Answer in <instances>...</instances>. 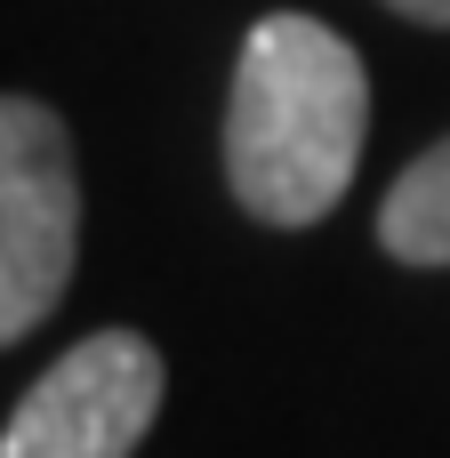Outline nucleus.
I'll return each instance as SVG.
<instances>
[{
  "instance_id": "1",
  "label": "nucleus",
  "mask_w": 450,
  "mask_h": 458,
  "mask_svg": "<svg viewBox=\"0 0 450 458\" xmlns=\"http://www.w3.org/2000/svg\"><path fill=\"white\" fill-rule=\"evenodd\" d=\"M370 137V72L322 16H258L225 97V185L258 225H322Z\"/></svg>"
},
{
  "instance_id": "5",
  "label": "nucleus",
  "mask_w": 450,
  "mask_h": 458,
  "mask_svg": "<svg viewBox=\"0 0 450 458\" xmlns=\"http://www.w3.org/2000/svg\"><path fill=\"white\" fill-rule=\"evenodd\" d=\"M386 8H403L411 24H443L450 32V0H386Z\"/></svg>"
},
{
  "instance_id": "2",
  "label": "nucleus",
  "mask_w": 450,
  "mask_h": 458,
  "mask_svg": "<svg viewBox=\"0 0 450 458\" xmlns=\"http://www.w3.org/2000/svg\"><path fill=\"white\" fill-rule=\"evenodd\" d=\"M81 266V169L40 97L0 89V346L32 338Z\"/></svg>"
},
{
  "instance_id": "3",
  "label": "nucleus",
  "mask_w": 450,
  "mask_h": 458,
  "mask_svg": "<svg viewBox=\"0 0 450 458\" xmlns=\"http://www.w3.org/2000/svg\"><path fill=\"white\" fill-rule=\"evenodd\" d=\"M161 386H169V370H161L153 338L89 330L8 411L0 458H129L145 443L153 411H161Z\"/></svg>"
},
{
  "instance_id": "4",
  "label": "nucleus",
  "mask_w": 450,
  "mask_h": 458,
  "mask_svg": "<svg viewBox=\"0 0 450 458\" xmlns=\"http://www.w3.org/2000/svg\"><path fill=\"white\" fill-rule=\"evenodd\" d=\"M378 242L403 266H450V137H435L378 201Z\"/></svg>"
}]
</instances>
